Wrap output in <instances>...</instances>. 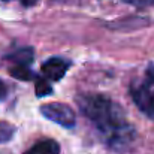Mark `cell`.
Here are the masks:
<instances>
[{
  "mask_svg": "<svg viewBox=\"0 0 154 154\" xmlns=\"http://www.w3.org/2000/svg\"><path fill=\"white\" fill-rule=\"evenodd\" d=\"M76 102L109 147L120 150L132 142L135 130L118 103L103 94H81Z\"/></svg>",
  "mask_w": 154,
  "mask_h": 154,
  "instance_id": "cell-1",
  "label": "cell"
},
{
  "mask_svg": "<svg viewBox=\"0 0 154 154\" xmlns=\"http://www.w3.org/2000/svg\"><path fill=\"white\" fill-rule=\"evenodd\" d=\"M130 96L138 109L154 120V66H150L141 78L132 82Z\"/></svg>",
  "mask_w": 154,
  "mask_h": 154,
  "instance_id": "cell-2",
  "label": "cell"
},
{
  "mask_svg": "<svg viewBox=\"0 0 154 154\" xmlns=\"http://www.w3.org/2000/svg\"><path fill=\"white\" fill-rule=\"evenodd\" d=\"M41 112L44 117H47L48 120H51L63 127H73L75 126V120H76L75 112L64 103H45L41 106Z\"/></svg>",
  "mask_w": 154,
  "mask_h": 154,
  "instance_id": "cell-3",
  "label": "cell"
},
{
  "mask_svg": "<svg viewBox=\"0 0 154 154\" xmlns=\"http://www.w3.org/2000/svg\"><path fill=\"white\" fill-rule=\"evenodd\" d=\"M70 67V63L60 57H51L42 64V78L47 81H60L67 69Z\"/></svg>",
  "mask_w": 154,
  "mask_h": 154,
  "instance_id": "cell-4",
  "label": "cell"
},
{
  "mask_svg": "<svg viewBox=\"0 0 154 154\" xmlns=\"http://www.w3.org/2000/svg\"><path fill=\"white\" fill-rule=\"evenodd\" d=\"M24 154H60V145L54 139H44L36 142Z\"/></svg>",
  "mask_w": 154,
  "mask_h": 154,
  "instance_id": "cell-5",
  "label": "cell"
},
{
  "mask_svg": "<svg viewBox=\"0 0 154 154\" xmlns=\"http://www.w3.org/2000/svg\"><path fill=\"white\" fill-rule=\"evenodd\" d=\"M9 73L11 76L20 79V81H32V79H36L38 76L35 75V72L30 69V66H26V64H14L9 67Z\"/></svg>",
  "mask_w": 154,
  "mask_h": 154,
  "instance_id": "cell-6",
  "label": "cell"
},
{
  "mask_svg": "<svg viewBox=\"0 0 154 154\" xmlns=\"http://www.w3.org/2000/svg\"><path fill=\"white\" fill-rule=\"evenodd\" d=\"M33 48H21L17 52L11 54L8 58L14 63V64H26V66H30V63L33 61Z\"/></svg>",
  "mask_w": 154,
  "mask_h": 154,
  "instance_id": "cell-7",
  "label": "cell"
},
{
  "mask_svg": "<svg viewBox=\"0 0 154 154\" xmlns=\"http://www.w3.org/2000/svg\"><path fill=\"white\" fill-rule=\"evenodd\" d=\"M35 90H36V96L38 97H45L52 93V87L45 78H36L35 79Z\"/></svg>",
  "mask_w": 154,
  "mask_h": 154,
  "instance_id": "cell-8",
  "label": "cell"
},
{
  "mask_svg": "<svg viewBox=\"0 0 154 154\" xmlns=\"http://www.w3.org/2000/svg\"><path fill=\"white\" fill-rule=\"evenodd\" d=\"M15 129L12 124L6 123V121H0V142H6L12 138Z\"/></svg>",
  "mask_w": 154,
  "mask_h": 154,
  "instance_id": "cell-9",
  "label": "cell"
},
{
  "mask_svg": "<svg viewBox=\"0 0 154 154\" xmlns=\"http://www.w3.org/2000/svg\"><path fill=\"white\" fill-rule=\"evenodd\" d=\"M123 2L127 3V5H132V6H135V8H141V9L154 5V0H123Z\"/></svg>",
  "mask_w": 154,
  "mask_h": 154,
  "instance_id": "cell-10",
  "label": "cell"
},
{
  "mask_svg": "<svg viewBox=\"0 0 154 154\" xmlns=\"http://www.w3.org/2000/svg\"><path fill=\"white\" fill-rule=\"evenodd\" d=\"M6 94H8V87H6V84L0 79V100H3V99L6 97Z\"/></svg>",
  "mask_w": 154,
  "mask_h": 154,
  "instance_id": "cell-11",
  "label": "cell"
},
{
  "mask_svg": "<svg viewBox=\"0 0 154 154\" xmlns=\"http://www.w3.org/2000/svg\"><path fill=\"white\" fill-rule=\"evenodd\" d=\"M39 0H20V3L23 5V6H26V8H29V6H33V5H36Z\"/></svg>",
  "mask_w": 154,
  "mask_h": 154,
  "instance_id": "cell-12",
  "label": "cell"
}]
</instances>
